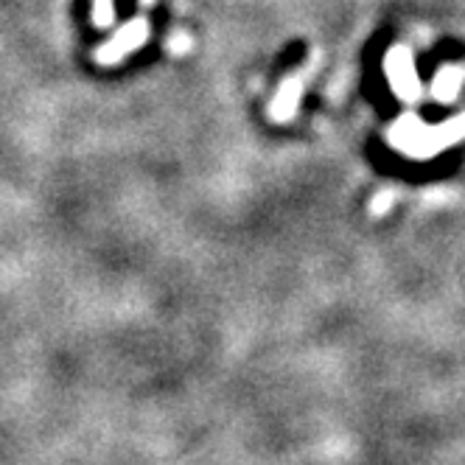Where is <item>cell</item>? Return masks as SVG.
<instances>
[{
  "mask_svg": "<svg viewBox=\"0 0 465 465\" xmlns=\"http://www.w3.org/2000/svg\"><path fill=\"white\" fill-rule=\"evenodd\" d=\"M115 23V0H93V25L110 28Z\"/></svg>",
  "mask_w": 465,
  "mask_h": 465,
  "instance_id": "3957f363",
  "label": "cell"
},
{
  "mask_svg": "<svg viewBox=\"0 0 465 465\" xmlns=\"http://www.w3.org/2000/svg\"><path fill=\"white\" fill-rule=\"evenodd\" d=\"M188 48H191V40H188L185 35H177V37L172 40V51H174V54H185Z\"/></svg>",
  "mask_w": 465,
  "mask_h": 465,
  "instance_id": "277c9868",
  "label": "cell"
},
{
  "mask_svg": "<svg viewBox=\"0 0 465 465\" xmlns=\"http://www.w3.org/2000/svg\"><path fill=\"white\" fill-rule=\"evenodd\" d=\"M152 37V25L146 17H132L129 23H124L115 35L93 51V62L102 64V68H115L126 56H132L135 51H141Z\"/></svg>",
  "mask_w": 465,
  "mask_h": 465,
  "instance_id": "6da1fadb",
  "label": "cell"
},
{
  "mask_svg": "<svg viewBox=\"0 0 465 465\" xmlns=\"http://www.w3.org/2000/svg\"><path fill=\"white\" fill-rule=\"evenodd\" d=\"M138 6H141V9H152V6H154V0H138Z\"/></svg>",
  "mask_w": 465,
  "mask_h": 465,
  "instance_id": "5b68a950",
  "label": "cell"
},
{
  "mask_svg": "<svg viewBox=\"0 0 465 465\" xmlns=\"http://www.w3.org/2000/svg\"><path fill=\"white\" fill-rule=\"evenodd\" d=\"M301 93H303V74H294L286 82H281L278 93L270 102V118L272 121H289L297 110V102H301Z\"/></svg>",
  "mask_w": 465,
  "mask_h": 465,
  "instance_id": "7a4b0ae2",
  "label": "cell"
}]
</instances>
